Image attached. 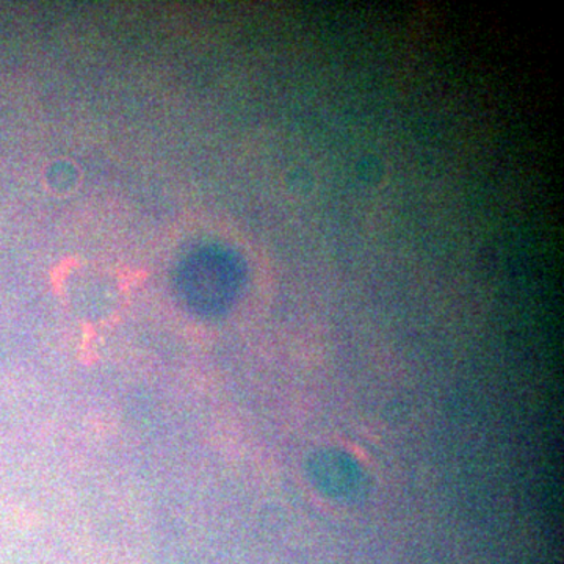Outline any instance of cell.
I'll return each instance as SVG.
<instances>
[{"label":"cell","instance_id":"1","mask_svg":"<svg viewBox=\"0 0 564 564\" xmlns=\"http://www.w3.org/2000/svg\"><path fill=\"white\" fill-rule=\"evenodd\" d=\"M307 477L318 492L340 505H361L372 492L369 474L339 448H322L311 455Z\"/></svg>","mask_w":564,"mask_h":564}]
</instances>
